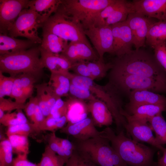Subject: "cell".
Segmentation results:
<instances>
[{"label": "cell", "instance_id": "6da1fadb", "mask_svg": "<svg viewBox=\"0 0 166 166\" xmlns=\"http://www.w3.org/2000/svg\"><path fill=\"white\" fill-rule=\"evenodd\" d=\"M109 75L133 74L152 77L166 82V73L153 53L141 49L132 50L111 62Z\"/></svg>", "mask_w": 166, "mask_h": 166}, {"label": "cell", "instance_id": "7a4b0ae2", "mask_svg": "<svg viewBox=\"0 0 166 166\" xmlns=\"http://www.w3.org/2000/svg\"><path fill=\"white\" fill-rule=\"evenodd\" d=\"M101 136L107 139L112 147L128 166H157L154 162L155 149L127 137L124 130L116 134L107 127Z\"/></svg>", "mask_w": 166, "mask_h": 166}, {"label": "cell", "instance_id": "3957f363", "mask_svg": "<svg viewBox=\"0 0 166 166\" xmlns=\"http://www.w3.org/2000/svg\"><path fill=\"white\" fill-rule=\"evenodd\" d=\"M71 83L89 90L107 105L113 116L118 132L124 130L127 125L125 118L121 114L124 109L121 94L109 82L105 85L95 83L91 79L69 73Z\"/></svg>", "mask_w": 166, "mask_h": 166}, {"label": "cell", "instance_id": "277c9868", "mask_svg": "<svg viewBox=\"0 0 166 166\" xmlns=\"http://www.w3.org/2000/svg\"><path fill=\"white\" fill-rule=\"evenodd\" d=\"M40 60V46L12 53L0 55V71L15 77L23 73L32 74L39 79L44 68Z\"/></svg>", "mask_w": 166, "mask_h": 166}, {"label": "cell", "instance_id": "5b68a950", "mask_svg": "<svg viewBox=\"0 0 166 166\" xmlns=\"http://www.w3.org/2000/svg\"><path fill=\"white\" fill-rule=\"evenodd\" d=\"M75 148L98 166H128L110 144L100 135L85 140L74 139Z\"/></svg>", "mask_w": 166, "mask_h": 166}, {"label": "cell", "instance_id": "8992f818", "mask_svg": "<svg viewBox=\"0 0 166 166\" xmlns=\"http://www.w3.org/2000/svg\"><path fill=\"white\" fill-rule=\"evenodd\" d=\"M114 0H61L57 10L81 24L85 29L95 16Z\"/></svg>", "mask_w": 166, "mask_h": 166}, {"label": "cell", "instance_id": "52a82bcc", "mask_svg": "<svg viewBox=\"0 0 166 166\" xmlns=\"http://www.w3.org/2000/svg\"><path fill=\"white\" fill-rule=\"evenodd\" d=\"M42 31L52 33L70 42L80 41L92 46L82 25L57 10L43 24Z\"/></svg>", "mask_w": 166, "mask_h": 166}, {"label": "cell", "instance_id": "ba28073f", "mask_svg": "<svg viewBox=\"0 0 166 166\" xmlns=\"http://www.w3.org/2000/svg\"><path fill=\"white\" fill-rule=\"evenodd\" d=\"M109 82L121 94L132 90L147 89L166 93V82L152 77L133 74L109 75Z\"/></svg>", "mask_w": 166, "mask_h": 166}, {"label": "cell", "instance_id": "9c48e42d", "mask_svg": "<svg viewBox=\"0 0 166 166\" xmlns=\"http://www.w3.org/2000/svg\"><path fill=\"white\" fill-rule=\"evenodd\" d=\"M42 27L35 12L30 8H26L20 13L9 30L8 35L15 38L25 37L36 44H41L42 38L39 36L38 30Z\"/></svg>", "mask_w": 166, "mask_h": 166}, {"label": "cell", "instance_id": "30bf717a", "mask_svg": "<svg viewBox=\"0 0 166 166\" xmlns=\"http://www.w3.org/2000/svg\"><path fill=\"white\" fill-rule=\"evenodd\" d=\"M85 34L90 39L95 49L99 60L104 61V54H113V37L111 26L96 27L94 25L84 29Z\"/></svg>", "mask_w": 166, "mask_h": 166}, {"label": "cell", "instance_id": "8fae6325", "mask_svg": "<svg viewBox=\"0 0 166 166\" xmlns=\"http://www.w3.org/2000/svg\"><path fill=\"white\" fill-rule=\"evenodd\" d=\"M29 0H0V34L8 35L9 30Z\"/></svg>", "mask_w": 166, "mask_h": 166}, {"label": "cell", "instance_id": "7c38bea8", "mask_svg": "<svg viewBox=\"0 0 166 166\" xmlns=\"http://www.w3.org/2000/svg\"><path fill=\"white\" fill-rule=\"evenodd\" d=\"M136 11L130 14L126 20L132 33L135 49L144 46L146 36L151 25L156 21Z\"/></svg>", "mask_w": 166, "mask_h": 166}, {"label": "cell", "instance_id": "4fadbf2b", "mask_svg": "<svg viewBox=\"0 0 166 166\" xmlns=\"http://www.w3.org/2000/svg\"><path fill=\"white\" fill-rule=\"evenodd\" d=\"M111 26L113 37V54L119 57L130 52L133 45V38L126 20Z\"/></svg>", "mask_w": 166, "mask_h": 166}, {"label": "cell", "instance_id": "5bb4252c", "mask_svg": "<svg viewBox=\"0 0 166 166\" xmlns=\"http://www.w3.org/2000/svg\"><path fill=\"white\" fill-rule=\"evenodd\" d=\"M127 121L125 129L133 140L139 142H145L162 152L164 148L156 143L152 130L148 122L132 119L124 115Z\"/></svg>", "mask_w": 166, "mask_h": 166}, {"label": "cell", "instance_id": "9a60e30c", "mask_svg": "<svg viewBox=\"0 0 166 166\" xmlns=\"http://www.w3.org/2000/svg\"><path fill=\"white\" fill-rule=\"evenodd\" d=\"M60 132L79 140H86L101 134V131L97 130L92 118L89 117L75 123H67Z\"/></svg>", "mask_w": 166, "mask_h": 166}, {"label": "cell", "instance_id": "2e32d148", "mask_svg": "<svg viewBox=\"0 0 166 166\" xmlns=\"http://www.w3.org/2000/svg\"><path fill=\"white\" fill-rule=\"evenodd\" d=\"M129 99L124 109L127 113L140 105H157L166 106V97L158 93L147 89H137L128 94Z\"/></svg>", "mask_w": 166, "mask_h": 166}, {"label": "cell", "instance_id": "e0dca14e", "mask_svg": "<svg viewBox=\"0 0 166 166\" xmlns=\"http://www.w3.org/2000/svg\"><path fill=\"white\" fill-rule=\"evenodd\" d=\"M60 54L72 65L80 61H92L99 59L97 54L92 46L80 41L70 42Z\"/></svg>", "mask_w": 166, "mask_h": 166}, {"label": "cell", "instance_id": "ac0fdd59", "mask_svg": "<svg viewBox=\"0 0 166 166\" xmlns=\"http://www.w3.org/2000/svg\"><path fill=\"white\" fill-rule=\"evenodd\" d=\"M135 11L147 17L166 21V0H134Z\"/></svg>", "mask_w": 166, "mask_h": 166}, {"label": "cell", "instance_id": "d6986e66", "mask_svg": "<svg viewBox=\"0 0 166 166\" xmlns=\"http://www.w3.org/2000/svg\"><path fill=\"white\" fill-rule=\"evenodd\" d=\"M86 106L95 126L109 127L112 124L113 120L112 114L106 104L102 101L97 98L89 101Z\"/></svg>", "mask_w": 166, "mask_h": 166}, {"label": "cell", "instance_id": "ffe728a7", "mask_svg": "<svg viewBox=\"0 0 166 166\" xmlns=\"http://www.w3.org/2000/svg\"><path fill=\"white\" fill-rule=\"evenodd\" d=\"M40 50L42 64L51 73H65L70 69L72 64L61 54L47 52L40 47Z\"/></svg>", "mask_w": 166, "mask_h": 166}, {"label": "cell", "instance_id": "44dd1931", "mask_svg": "<svg viewBox=\"0 0 166 166\" xmlns=\"http://www.w3.org/2000/svg\"><path fill=\"white\" fill-rule=\"evenodd\" d=\"M38 104L44 116L49 115L51 110L57 100L60 97L57 96L48 85L43 82L36 85Z\"/></svg>", "mask_w": 166, "mask_h": 166}, {"label": "cell", "instance_id": "7402d4cb", "mask_svg": "<svg viewBox=\"0 0 166 166\" xmlns=\"http://www.w3.org/2000/svg\"><path fill=\"white\" fill-rule=\"evenodd\" d=\"M61 0H33L29 2L27 8L36 14L38 20L42 25L57 11Z\"/></svg>", "mask_w": 166, "mask_h": 166}, {"label": "cell", "instance_id": "603a6c76", "mask_svg": "<svg viewBox=\"0 0 166 166\" xmlns=\"http://www.w3.org/2000/svg\"><path fill=\"white\" fill-rule=\"evenodd\" d=\"M37 44L28 39L22 40L0 34V55L25 50Z\"/></svg>", "mask_w": 166, "mask_h": 166}, {"label": "cell", "instance_id": "cb8c5ba5", "mask_svg": "<svg viewBox=\"0 0 166 166\" xmlns=\"http://www.w3.org/2000/svg\"><path fill=\"white\" fill-rule=\"evenodd\" d=\"M166 111V106L147 104L138 106L128 113L124 109L121 114L123 116L126 115L132 119L148 122L150 119L158 113Z\"/></svg>", "mask_w": 166, "mask_h": 166}, {"label": "cell", "instance_id": "d4e9b609", "mask_svg": "<svg viewBox=\"0 0 166 166\" xmlns=\"http://www.w3.org/2000/svg\"><path fill=\"white\" fill-rule=\"evenodd\" d=\"M68 41L50 32L42 31L41 48L50 53L60 54L68 44Z\"/></svg>", "mask_w": 166, "mask_h": 166}, {"label": "cell", "instance_id": "484cf974", "mask_svg": "<svg viewBox=\"0 0 166 166\" xmlns=\"http://www.w3.org/2000/svg\"><path fill=\"white\" fill-rule=\"evenodd\" d=\"M69 72L51 73L48 84L60 98L69 94L71 83L68 74Z\"/></svg>", "mask_w": 166, "mask_h": 166}, {"label": "cell", "instance_id": "4316f807", "mask_svg": "<svg viewBox=\"0 0 166 166\" xmlns=\"http://www.w3.org/2000/svg\"><path fill=\"white\" fill-rule=\"evenodd\" d=\"M135 11L132 2L121 0L119 5L105 20L104 26H111L125 21L128 15Z\"/></svg>", "mask_w": 166, "mask_h": 166}, {"label": "cell", "instance_id": "83f0119b", "mask_svg": "<svg viewBox=\"0 0 166 166\" xmlns=\"http://www.w3.org/2000/svg\"><path fill=\"white\" fill-rule=\"evenodd\" d=\"M165 41H166V21H156L149 28L145 43L153 49L156 45Z\"/></svg>", "mask_w": 166, "mask_h": 166}, {"label": "cell", "instance_id": "f1b7e54d", "mask_svg": "<svg viewBox=\"0 0 166 166\" xmlns=\"http://www.w3.org/2000/svg\"><path fill=\"white\" fill-rule=\"evenodd\" d=\"M152 130L155 134V139L160 146L166 144V121L162 113L154 116L148 121Z\"/></svg>", "mask_w": 166, "mask_h": 166}, {"label": "cell", "instance_id": "f546056e", "mask_svg": "<svg viewBox=\"0 0 166 166\" xmlns=\"http://www.w3.org/2000/svg\"><path fill=\"white\" fill-rule=\"evenodd\" d=\"M86 62L90 72L92 79L93 81L104 77L112 66L111 62L105 63L99 59Z\"/></svg>", "mask_w": 166, "mask_h": 166}, {"label": "cell", "instance_id": "4dcf8cb0", "mask_svg": "<svg viewBox=\"0 0 166 166\" xmlns=\"http://www.w3.org/2000/svg\"><path fill=\"white\" fill-rule=\"evenodd\" d=\"M13 149V153L28 155L30 152L28 136L13 135L7 137Z\"/></svg>", "mask_w": 166, "mask_h": 166}, {"label": "cell", "instance_id": "1f68e13d", "mask_svg": "<svg viewBox=\"0 0 166 166\" xmlns=\"http://www.w3.org/2000/svg\"><path fill=\"white\" fill-rule=\"evenodd\" d=\"M64 159L53 151L47 145L43 153L40 161L37 166H63Z\"/></svg>", "mask_w": 166, "mask_h": 166}, {"label": "cell", "instance_id": "d6a6232c", "mask_svg": "<svg viewBox=\"0 0 166 166\" xmlns=\"http://www.w3.org/2000/svg\"><path fill=\"white\" fill-rule=\"evenodd\" d=\"M22 109H18L12 113H5L0 118L1 124L7 127L29 122Z\"/></svg>", "mask_w": 166, "mask_h": 166}, {"label": "cell", "instance_id": "836d02e7", "mask_svg": "<svg viewBox=\"0 0 166 166\" xmlns=\"http://www.w3.org/2000/svg\"><path fill=\"white\" fill-rule=\"evenodd\" d=\"M67 116L58 118L46 117L39 128L40 132L49 131L51 132H56L65 127L68 122Z\"/></svg>", "mask_w": 166, "mask_h": 166}, {"label": "cell", "instance_id": "e575fe53", "mask_svg": "<svg viewBox=\"0 0 166 166\" xmlns=\"http://www.w3.org/2000/svg\"><path fill=\"white\" fill-rule=\"evenodd\" d=\"M35 133H38L33 123L29 122L8 127L6 134L7 137L13 135L29 136Z\"/></svg>", "mask_w": 166, "mask_h": 166}, {"label": "cell", "instance_id": "d590c367", "mask_svg": "<svg viewBox=\"0 0 166 166\" xmlns=\"http://www.w3.org/2000/svg\"><path fill=\"white\" fill-rule=\"evenodd\" d=\"M13 153L11 144L8 138L0 141V166H12Z\"/></svg>", "mask_w": 166, "mask_h": 166}, {"label": "cell", "instance_id": "8d00e7d4", "mask_svg": "<svg viewBox=\"0 0 166 166\" xmlns=\"http://www.w3.org/2000/svg\"><path fill=\"white\" fill-rule=\"evenodd\" d=\"M65 166H98L75 149Z\"/></svg>", "mask_w": 166, "mask_h": 166}, {"label": "cell", "instance_id": "74e56055", "mask_svg": "<svg viewBox=\"0 0 166 166\" xmlns=\"http://www.w3.org/2000/svg\"><path fill=\"white\" fill-rule=\"evenodd\" d=\"M10 97L14 99L16 102L23 104L28 98L18 75L15 76Z\"/></svg>", "mask_w": 166, "mask_h": 166}, {"label": "cell", "instance_id": "f35d334b", "mask_svg": "<svg viewBox=\"0 0 166 166\" xmlns=\"http://www.w3.org/2000/svg\"><path fill=\"white\" fill-rule=\"evenodd\" d=\"M28 98L32 97L34 84L38 79L34 75L29 73H23L18 75Z\"/></svg>", "mask_w": 166, "mask_h": 166}, {"label": "cell", "instance_id": "ab89813d", "mask_svg": "<svg viewBox=\"0 0 166 166\" xmlns=\"http://www.w3.org/2000/svg\"><path fill=\"white\" fill-rule=\"evenodd\" d=\"M15 77L4 76L0 71V97L11 96Z\"/></svg>", "mask_w": 166, "mask_h": 166}, {"label": "cell", "instance_id": "60d3db41", "mask_svg": "<svg viewBox=\"0 0 166 166\" xmlns=\"http://www.w3.org/2000/svg\"><path fill=\"white\" fill-rule=\"evenodd\" d=\"M68 106V101H64L61 98H59L47 117L58 118L67 116Z\"/></svg>", "mask_w": 166, "mask_h": 166}, {"label": "cell", "instance_id": "b9f144b4", "mask_svg": "<svg viewBox=\"0 0 166 166\" xmlns=\"http://www.w3.org/2000/svg\"><path fill=\"white\" fill-rule=\"evenodd\" d=\"M69 94L74 97L81 100H88L89 101L97 98L89 90L79 87L71 83Z\"/></svg>", "mask_w": 166, "mask_h": 166}, {"label": "cell", "instance_id": "7bdbcfd3", "mask_svg": "<svg viewBox=\"0 0 166 166\" xmlns=\"http://www.w3.org/2000/svg\"><path fill=\"white\" fill-rule=\"evenodd\" d=\"M153 49L156 60L166 73V41L156 45Z\"/></svg>", "mask_w": 166, "mask_h": 166}, {"label": "cell", "instance_id": "ee69618b", "mask_svg": "<svg viewBox=\"0 0 166 166\" xmlns=\"http://www.w3.org/2000/svg\"><path fill=\"white\" fill-rule=\"evenodd\" d=\"M25 104L18 103L4 97H0V118L5 113V112L11 113L13 110L24 109Z\"/></svg>", "mask_w": 166, "mask_h": 166}, {"label": "cell", "instance_id": "f6af8a7d", "mask_svg": "<svg viewBox=\"0 0 166 166\" xmlns=\"http://www.w3.org/2000/svg\"><path fill=\"white\" fill-rule=\"evenodd\" d=\"M47 146L57 154L62 157L65 160L64 155L61 148L59 137L56 134L55 132H51L46 137ZM66 163V162H65Z\"/></svg>", "mask_w": 166, "mask_h": 166}, {"label": "cell", "instance_id": "bcb514c9", "mask_svg": "<svg viewBox=\"0 0 166 166\" xmlns=\"http://www.w3.org/2000/svg\"><path fill=\"white\" fill-rule=\"evenodd\" d=\"M70 70L77 75L92 79L91 75L86 61H80L73 64Z\"/></svg>", "mask_w": 166, "mask_h": 166}, {"label": "cell", "instance_id": "7dc6e473", "mask_svg": "<svg viewBox=\"0 0 166 166\" xmlns=\"http://www.w3.org/2000/svg\"><path fill=\"white\" fill-rule=\"evenodd\" d=\"M59 140L66 163L75 150V146L73 142L68 139L59 137Z\"/></svg>", "mask_w": 166, "mask_h": 166}, {"label": "cell", "instance_id": "c3c4849f", "mask_svg": "<svg viewBox=\"0 0 166 166\" xmlns=\"http://www.w3.org/2000/svg\"><path fill=\"white\" fill-rule=\"evenodd\" d=\"M38 102L36 97L30 98L28 102L25 104L24 110L26 116L32 121Z\"/></svg>", "mask_w": 166, "mask_h": 166}, {"label": "cell", "instance_id": "681fc988", "mask_svg": "<svg viewBox=\"0 0 166 166\" xmlns=\"http://www.w3.org/2000/svg\"><path fill=\"white\" fill-rule=\"evenodd\" d=\"M45 117L41 110L38 103L32 122L38 133L40 132L39 128L44 121Z\"/></svg>", "mask_w": 166, "mask_h": 166}, {"label": "cell", "instance_id": "f907efd6", "mask_svg": "<svg viewBox=\"0 0 166 166\" xmlns=\"http://www.w3.org/2000/svg\"><path fill=\"white\" fill-rule=\"evenodd\" d=\"M27 154H23L17 155L13 159L12 166H25L29 162Z\"/></svg>", "mask_w": 166, "mask_h": 166}, {"label": "cell", "instance_id": "816d5d0a", "mask_svg": "<svg viewBox=\"0 0 166 166\" xmlns=\"http://www.w3.org/2000/svg\"><path fill=\"white\" fill-rule=\"evenodd\" d=\"M162 152L163 156L159 159L157 164L159 166H166V148H164Z\"/></svg>", "mask_w": 166, "mask_h": 166}, {"label": "cell", "instance_id": "f5cc1de1", "mask_svg": "<svg viewBox=\"0 0 166 166\" xmlns=\"http://www.w3.org/2000/svg\"><path fill=\"white\" fill-rule=\"evenodd\" d=\"M157 166H159L158 165V164H157Z\"/></svg>", "mask_w": 166, "mask_h": 166}]
</instances>
